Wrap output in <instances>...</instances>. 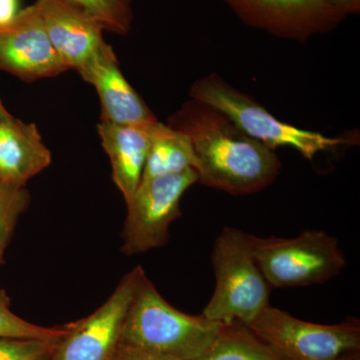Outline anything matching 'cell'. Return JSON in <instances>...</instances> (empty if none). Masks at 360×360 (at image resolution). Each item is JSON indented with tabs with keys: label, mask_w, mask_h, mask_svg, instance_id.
<instances>
[{
	"label": "cell",
	"mask_w": 360,
	"mask_h": 360,
	"mask_svg": "<svg viewBox=\"0 0 360 360\" xmlns=\"http://www.w3.org/2000/svg\"><path fill=\"white\" fill-rule=\"evenodd\" d=\"M193 146L198 184L236 196L260 193L281 174L272 150L245 134L221 111L191 98L168 118Z\"/></svg>",
	"instance_id": "obj_1"
},
{
	"label": "cell",
	"mask_w": 360,
	"mask_h": 360,
	"mask_svg": "<svg viewBox=\"0 0 360 360\" xmlns=\"http://www.w3.org/2000/svg\"><path fill=\"white\" fill-rule=\"evenodd\" d=\"M222 324L175 309L146 274L125 317L122 342L179 360H194L210 347Z\"/></svg>",
	"instance_id": "obj_2"
},
{
	"label": "cell",
	"mask_w": 360,
	"mask_h": 360,
	"mask_svg": "<svg viewBox=\"0 0 360 360\" xmlns=\"http://www.w3.org/2000/svg\"><path fill=\"white\" fill-rule=\"evenodd\" d=\"M215 288L202 315L210 321L248 326L269 307L270 288L251 250L250 234L224 227L212 252Z\"/></svg>",
	"instance_id": "obj_3"
},
{
	"label": "cell",
	"mask_w": 360,
	"mask_h": 360,
	"mask_svg": "<svg viewBox=\"0 0 360 360\" xmlns=\"http://www.w3.org/2000/svg\"><path fill=\"white\" fill-rule=\"evenodd\" d=\"M189 97L221 111L248 136L272 150L291 148L312 160L319 153L349 143L341 137L326 136L281 122L253 97L232 86L217 72L196 79L189 89Z\"/></svg>",
	"instance_id": "obj_4"
},
{
	"label": "cell",
	"mask_w": 360,
	"mask_h": 360,
	"mask_svg": "<svg viewBox=\"0 0 360 360\" xmlns=\"http://www.w3.org/2000/svg\"><path fill=\"white\" fill-rule=\"evenodd\" d=\"M250 243L253 257L271 290L326 283L347 264L338 239L323 231H305L292 238L250 234Z\"/></svg>",
	"instance_id": "obj_5"
},
{
	"label": "cell",
	"mask_w": 360,
	"mask_h": 360,
	"mask_svg": "<svg viewBox=\"0 0 360 360\" xmlns=\"http://www.w3.org/2000/svg\"><path fill=\"white\" fill-rule=\"evenodd\" d=\"M248 328L283 360H338L360 349V322L312 323L267 307Z\"/></svg>",
	"instance_id": "obj_6"
},
{
	"label": "cell",
	"mask_w": 360,
	"mask_h": 360,
	"mask_svg": "<svg viewBox=\"0 0 360 360\" xmlns=\"http://www.w3.org/2000/svg\"><path fill=\"white\" fill-rule=\"evenodd\" d=\"M198 176L193 168L141 180L127 202L122 251L132 257L167 245L169 227L181 215L182 196Z\"/></svg>",
	"instance_id": "obj_7"
},
{
	"label": "cell",
	"mask_w": 360,
	"mask_h": 360,
	"mask_svg": "<svg viewBox=\"0 0 360 360\" xmlns=\"http://www.w3.org/2000/svg\"><path fill=\"white\" fill-rule=\"evenodd\" d=\"M146 271L141 265L123 276L94 314L66 324L51 360H111L122 342L125 317Z\"/></svg>",
	"instance_id": "obj_8"
},
{
	"label": "cell",
	"mask_w": 360,
	"mask_h": 360,
	"mask_svg": "<svg viewBox=\"0 0 360 360\" xmlns=\"http://www.w3.org/2000/svg\"><path fill=\"white\" fill-rule=\"evenodd\" d=\"M239 20L278 39L307 41L335 30L345 16L328 0H222Z\"/></svg>",
	"instance_id": "obj_9"
},
{
	"label": "cell",
	"mask_w": 360,
	"mask_h": 360,
	"mask_svg": "<svg viewBox=\"0 0 360 360\" xmlns=\"http://www.w3.org/2000/svg\"><path fill=\"white\" fill-rule=\"evenodd\" d=\"M0 70L25 82L70 70L52 45L35 2L0 27Z\"/></svg>",
	"instance_id": "obj_10"
},
{
	"label": "cell",
	"mask_w": 360,
	"mask_h": 360,
	"mask_svg": "<svg viewBox=\"0 0 360 360\" xmlns=\"http://www.w3.org/2000/svg\"><path fill=\"white\" fill-rule=\"evenodd\" d=\"M49 39L70 70L79 71L108 44L103 26L70 0H37Z\"/></svg>",
	"instance_id": "obj_11"
},
{
	"label": "cell",
	"mask_w": 360,
	"mask_h": 360,
	"mask_svg": "<svg viewBox=\"0 0 360 360\" xmlns=\"http://www.w3.org/2000/svg\"><path fill=\"white\" fill-rule=\"evenodd\" d=\"M78 73L96 87L101 103V122L118 125L158 122L155 113L122 75L111 45H104Z\"/></svg>",
	"instance_id": "obj_12"
},
{
	"label": "cell",
	"mask_w": 360,
	"mask_h": 360,
	"mask_svg": "<svg viewBox=\"0 0 360 360\" xmlns=\"http://www.w3.org/2000/svg\"><path fill=\"white\" fill-rule=\"evenodd\" d=\"M155 122L118 125L101 120L97 125L101 144L110 158L113 182L122 193L125 203L141 184Z\"/></svg>",
	"instance_id": "obj_13"
},
{
	"label": "cell",
	"mask_w": 360,
	"mask_h": 360,
	"mask_svg": "<svg viewBox=\"0 0 360 360\" xmlns=\"http://www.w3.org/2000/svg\"><path fill=\"white\" fill-rule=\"evenodd\" d=\"M51 163V153L34 123L11 116L0 120V179L26 186Z\"/></svg>",
	"instance_id": "obj_14"
},
{
	"label": "cell",
	"mask_w": 360,
	"mask_h": 360,
	"mask_svg": "<svg viewBox=\"0 0 360 360\" xmlns=\"http://www.w3.org/2000/svg\"><path fill=\"white\" fill-rule=\"evenodd\" d=\"M195 167L193 146L186 134L160 120L153 123L141 180L179 174Z\"/></svg>",
	"instance_id": "obj_15"
},
{
	"label": "cell",
	"mask_w": 360,
	"mask_h": 360,
	"mask_svg": "<svg viewBox=\"0 0 360 360\" xmlns=\"http://www.w3.org/2000/svg\"><path fill=\"white\" fill-rule=\"evenodd\" d=\"M194 360H283L245 324H222L210 347Z\"/></svg>",
	"instance_id": "obj_16"
},
{
	"label": "cell",
	"mask_w": 360,
	"mask_h": 360,
	"mask_svg": "<svg viewBox=\"0 0 360 360\" xmlns=\"http://www.w3.org/2000/svg\"><path fill=\"white\" fill-rule=\"evenodd\" d=\"M30 203V194L26 186H13L0 179V265L18 220Z\"/></svg>",
	"instance_id": "obj_17"
},
{
	"label": "cell",
	"mask_w": 360,
	"mask_h": 360,
	"mask_svg": "<svg viewBox=\"0 0 360 360\" xmlns=\"http://www.w3.org/2000/svg\"><path fill=\"white\" fill-rule=\"evenodd\" d=\"M84 8L103 26L104 30L127 34L134 21V0H70Z\"/></svg>",
	"instance_id": "obj_18"
},
{
	"label": "cell",
	"mask_w": 360,
	"mask_h": 360,
	"mask_svg": "<svg viewBox=\"0 0 360 360\" xmlns=\"http://www.w3.org/2000/svg\"><path fill=\"white\" fill-rule=\"evenodd\" d=\"M68 333V328H44L20 319L11 309V298L6 291L0 290V338H40L61 340Z\"/></svg>",
	"instance_id": "obj_19"
},
{
	"label": "cell",
	"mask_w": 360,
	"mask_h": 360,
	"mask_svg": "<svg viewBox=\"0 0 360 360\" xmlns=\"http://www.w3.org/2000/svg\"><path fill=\"white\" fill-rule=\"evenodd\" d=\"M59 340L0 338V360H51Z\"/></svg>",
	"instance_id": "obj_20"
},
{
	"label": "cell",
	"mask_w": 360,
	"mask_h": 360,
	"mask_svg": "<svg viewBox=\"0 0 360 360\" xmlns=\"http://www.w3.org/2000/svg\"><path fill=\"white\" fill-rule=\"evenodd\" d=\"M111 360H179L174 357L167 356L144 349V348L134 347V345H127L120 342V347L116 349L115 355Z\"/></svg>",
	"instance_id": "obj_21"
},
{
	"label": "cell",
	"mask_w": 360,
	"mask_h": 360,
	"mask_svg": "<svg viewBox=\"0 0 360 360\" xmlns=\"http://www.w3.org/2000/svg\"><path fill=\"white\" fill-rule=\"evenodd\" d=\"M18 11V0H0V27L11 22Z\"/></svg>",
	"instance_id": "obj_22"
},
{
	"label": "cell",
	"mask_w": 360,
	"mask_h": 360,
	"mask_svg": "<svg viewBox=\"0 0 360 360\" xmlns=\"http://www.w3.org/2000/svg\"><path fill=\"white\" fill-rule=\"evenodd\" d=\"M328 1L345 18L349 14L360 13V0H328Z\"/></svg>",
	"instance_id": "obj_23"
},
{
	"label": "cell",
	"mask_w": 360,
	"mask_h": 360,
	"mask_svg": "<svg viewBox=\"0 0 360 360\" xmlns=\"http://www.w3.org/2000/svg\"><path fill=\"white\" fill-rule=\"evenodd\" d=\"M11 116L13 115L7 111L6 106L4 105L1 99H0V120H7V118H11Z\"/></svg>",
	"instance_id": "obj_24"
},
{
	"label": "cell",
	"mask_w": 360,
	"mask_h": 360,
	"mask_svg": "<svg viewBox=\"0 0 360 360\" xmlns=\"http://www.w3.org/2000/svg\"><path fill=\"white\" fill-rule=\"evenodd\" d=\"M338 360H360L359 352H350V354L343 355Z\"/></svg>",
	"instance_id": "obj_25"
}]
</instances>
